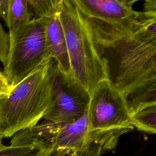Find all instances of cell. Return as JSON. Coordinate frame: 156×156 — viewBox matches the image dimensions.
Instances as JSON below:
<instances>
[{"mask_svg": "<svg viewBox=\"0 0 156 156\" xmlns=\"http://www.w3.org/2000/svg\"><path fill=\"white\" fill-rule=\"evenodd\" d=\"M112 49L118 57L116 76L110 80L124 96L130 115L156 105V21Z\"/></svg>", "mask_w": 156, "mask_h": 156, "instance_id": "cell-1", "label": "cell"}, {"mask_svg": "<svg viewBox=\"0 0 156 156\" xmlns=\"http://www.w3.org/2000/svg\"><path fill=\"white\" fill-rule=\"evenodd\" d=\"M55 65L52 59L0 94V133L3 138L36 125L46 114L52 105Z\"/></svg>", "mask_w": 156, "mask_h": 156, "instance_id": "cell-2", "label": "cell"}, {"mask_svg": "<svg viewBox=\"0 0 156 156\" xmlns=\"http://www.w3.org/2000/svg\"><path fill=\"white\" fill-rule=\"evenodd\" d=\"M87 119L83 156H101L115 149L119 137L134 129L124 97L110 79L99 83L90 93Z\"/></svg>", "mask_w": 156, "mask_h": 156, "instance_id": "cell-3", "label": "cell"}, {"mask_svg": "<svg viewBox=\"0 0 156 156\" xmlns=\"http://www.w3.org/2000/svg\"><path fill=\"white\" fill-rule=\"evenodd\" d=\"M60 16L71 74L90 93L99 83L110 79L108 61L102 56L87 20L69 0H60Z\"/></svg>", "mask_w": 156, "mask_h": 156, "instance_id": "cell-4", "label": "cell"}, {"mask_svg": "<svg viewBox=\"0 0 156 156\" xmlns=\"http://www.w3.org/2000/svg\"><path fill=\"white\" fill-rule=\"evenodd\" d=\"M69 1L87 20L101 49L114 47L156 21V12L135 11L118 0Z\"/></svg>", "mask_w": 156, "mask_h": 156, "instance_id": "cell-5", "label": "cell"}, {"mask_svg": "<svg viewBox=\"0 0 156 156\" xmlns=\"http://www.w3.org/2000/svg\"><path fill=\"white\" fill-rule=\"evenodd\" d=\"M9 34V48L3 73L15 86L52 58L46 38L44 17L33 18Z\"/></svg>", "mask_w": 156, "mask_h": 156, "instance_id": "cell-6", "label": "cell"}, {"mask_svg": "<svg viewBox=\"0 0 156 156\" xmlns=\"http://www.w3.org/2000/svg\"><path fill=\"white\" fill-rule=\"evenodd\" d=\"M89 102L90 93L71 74L64 73L55 63L52 105L43 118L44 121L57 124L74 122L87 112Z\"/></svg>", "mask_w": 156, "mask_h": 156, "instance_id": "cell-7", "label": "cell"}, {"mask_svg": "<svg viewBox=\"0 0 156 156\" xmlns=\"http://www.w3.org/2000/svg\"><path fill=\"white\" fill-rule=\"evenodd\" d=\"M87 134V112L74 122L60 124L55 136L52 155L83 156Z\"/></svg>", "mask_w": 156, "mask_h": 156, "instance_id": "cell-8", "label": "cell"}, {"mask_svg": "<svg viewBox=\"0 0 156 156\" xmlns=\"http://www.w3.org/2000/svg\"><path fill=\"white\" fill-rule=\"evenodd\" d=\"M54 1L52 11L44 17L46 38L52 58L57 67L65 74H71L65 33L60 16V0Z\"/></svg>", "mask_w": 156, "mask_h": 156, "instance_id": "cell-9", "label": "cell"}, {"mask_svg": "<svg viewBox=\"0 0 156 156\" xmlns=\"http://www.w3.org/2000/svg\"><path fill=\"white\" fill-rule=\"evenodd\" d=\"M59 126L44 121L15 133L10 140V145L35 147L53 151L54 139Z\"/></svg>", "mask_w": 156, "mask_h": 156, "instance_id": "cell-10", "label": "cell"}, {"mask_svg": "<svg viewBox=\"0 0 156 156\" xmlns=\"http://www.w3.org/2000/svg\"><path fill=\"white\" fill-rule=\"evenodd\" d=\"M29 5L27 0H9L5 23L9 33L15 31L33 18Z\"/></svg>", "mask_w": 156, "mask_h": 156, "instance_id": "cell-11", "label": "cell"}, {"mask_svg": "<svg viewBox=\"0 0 156 156\" xmlns=\"http://www.w3.org/2000/svg\"><path fill=\"white\" fill-rule=\"evenodd\" d=\"M132 124L138 130L149 134L156 132V105L143 108L130 115Z\"/></svg>", "mask_w": 156, "mask_h": 156, "instance_id": "cell-12", "label": "cell"}, {"mask_svg": "<svg viewBox=\"0 0 156 156\" xmlns=\"http://www.w3.org/2000/svg\"><path fill=\"white\" fill-rule=\"evenodd\" d=\"M52 150L35 147L5 146L0 149V156H52Z\"/></svg>", "mask_w": 156, "mask_h": 156, "instance_id": "cell-13", "label": "cell"}, {"mask_svg": "<svg viewBox=\"0 0 156 156\" xmlns=\"http://www.w3.org/2000/svg\"><path fill=\"white\" fill-rule=\"evenodd\" d=\"M9 48V34L0 23V62L4 65L7 60Z\"/></svg>", "mask_w": 156, "mask_h": 156, "instance_id": "cell-14", "label": "cell"}, {"mask_svg": "<svg viewBox=\"0 0 156 156\" xmlns=\"http://www.w3.org/2000/svg\"><path fill=\"white\" fill-rule=\"evenodd\" d=\"M122 4L132 8L133 4L135 2L143 1L144 2V11L156 12V0H118Z\"/></svg>", "mask_w": 156, "mask_h": 156, "instance_id": "cell-15", "label": "cell"}, {"mask_svg": "<svg viewBox=\"0 0 156 156\" xmlns=\"http://www.w3.org/2000/svg\"><path fill=\"white\" fill-rule=\"evenodd\" d=\"M10 88L9 83L3 73L0 69V94L7 93Z\"/></svg>", "mask_w": 156, "mask_h": 156, "instance_id": "cell-16", "label": "cell"}, {"mask_svg": "<svg viewBox=\"0 0 156 156\" xmlns=\"http://www.w3.org/2000/svg\"><path fill=\"white\" fill-rule=\"evenodd\" d=\"M9 0H0V16L5 21Z\"/></svg>", "mask_w": 156, "mask_h": 156, "instance_id": "cell-17", "label": "cell"}, {"mask_svg": "<svg viewBox=\"0 0 156 156\" xmlns=\"http://www.w3.org/2000/svg\"><path fill=\"white\" fill-rule=\"evenodd\" d=\"M2 139H3V136H2V134L0 133V149L4 146L2 143Z\"/></svg>", "mask_w": 156, "mask_h": 156, "instance_id": "cell-18", "label": "cell"}]
</instances>
